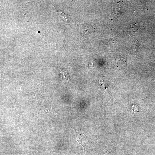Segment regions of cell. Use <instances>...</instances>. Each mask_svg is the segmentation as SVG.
I'll list each match as a JSON object with an SVG mask.
<instances>
[{"label":"cell","mask_w":155,"mask_h":155,"mask_svg":"<svg viewBox=\"0 0 155 155\" xmlns=\"http://www.w3.org/2000/svg\"><path fill=\"white\" fill-rule=\"evenodd\" d=\"M73 129L76 132L77 141L85 148L86 146L89 144L91 139L78 129L76 130Z\"/></svg>","instance_id":"6da1fadb"},{"label":"cell","mask_w":155,"mask_h":155,"mask_svg":"<svg viewBox=\"0 0 155 155\" xmlns=\"http://www.w3.org/2000/svg\"><path fill=\"white\" fill-rule=\"evenodd\" d=\"M61 78L63 80L71 82L66 70L65 69H61L60 70Z\"/></svg>","instance_id":"7a4b0ae2"},{"label":"cell","mask_w":155,"mask_h":155,"mask_svg":"<svg viewBox=\"0 0 155 155\" xmlns=\"http://www.w3.org/2000/svg\"><path fill=\"white\" fill-rule=\"evenodd\" d=\"M57 10L60 16L64 20V21L65 22H68V21L66 18V16L64 14V13L59 10L57 9Z\"/></svg>","instance_id":"3957f363"},{"label":"cell","mask_w":155,"mask_h":155,"mask_svg":"<svg viewBox=\"0 0 155 155\" xmlns=\"http://www.w3.org/2000/svg\"><path fill=\"white\" fill-rule=\"evenodd\" d=\"M131 28L132 30L135 31L137 30L139 28L138 25L135 23H132L131 24Z\"/></svg>","instance_id":"277c9868"}]
</instances>
